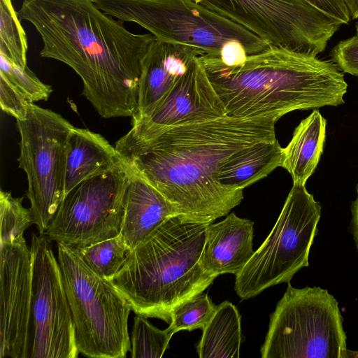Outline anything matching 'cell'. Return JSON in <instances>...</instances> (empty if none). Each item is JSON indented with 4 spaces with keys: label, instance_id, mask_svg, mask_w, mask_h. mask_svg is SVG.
Here are the masks:
<instances>
[{
    "label": "cell",
    "instance_id": "obj_15",
    "mask_svg": "<svg viewBox=\"0 0 358 358\" xmlns=\"http://www.w3.org/2000/svg\"><path fill=\"white\" fill-rule=\"evenodd\" d=\"M204 54L197 47L157 39L143 60L137 108L131 117V125L148 117L190 62Z\"/></svg>",
    "mask_w": 358,
    "mask_h": 358
},
{
    "label": "cell",
    "instance_id": "obj_28",
    "mask_svg": "<svg viewBox=\"0 0 358 358\" xmlns=\"http://www.w3.org/2000/svg\"><path fill=\"white\" fill-rule=\"evenodd\" d=\"M30 103L13 84L0 75V106L3 111L17 120H24Z\"/></svg>",
    "mask_w": 358,
    "mask_h": 358
},
{
    "label": "cell",
    "instance_id": "obj_10",
    "mask_svg": "<svg viewBox=\"0 0 358 358\" xmlns=\"http://www.w3.org/2000/svg\"><path fill=\"white\" fill-rule=\"evenodd\" d=\"M20 135L19 167L28 180L27 198L35 224L45 234L64 197L66 148L73 126L52 110L30 103Z\"/></svg>",
    "mask_w": 358,
    "mask_h": 358
},
{
    "label": "cell",
    "instance_id": "obj_26",
    "mask_svg": "<svg viewBox=\"0 0 358 358\" xmlns=\"http://www.w3.org/2000/svg\"><path fill=\"white\" fill-rule=\"evenodd\" d=\"M22 198H15L10 192L0 191V244L11 243L22 236L34 217L31 208L22 205Z\"/></svg>",
    "mask_w": 358,
    "mask_h": 358
},
{
    "label": "cell",
    "instance_id": "obj_21",
    "mask_svg": "<svg viewBox=\"0 0 358 358\" xmlns=\"http://www.w3.org/2000/svg\"><path fill=\"white\" fill-rule=\"evenodd\" d=\"M241 315L230 301L217 306L208 324L202 330L196 351L200 358H238L243 341Z\"/></svg>",
    "mask_w": 358,
    "mask_h": 358
},
{
    "label": "cell",
    "instance_id": "obj_16",
    "mask_svg": "<svg viewBox=\"0 0 358 358\" xmlns=\"http://www.w3.org/2000/svg\"><path fill=\"white\" fill-rule=\"evenodd\" d=\"M253 226L252 221L234 213L219 222L208 224L201 258L205 271L215 278L239 273L255 252Z\"/></svg>",
    "mask_w": 358,
    "mask_h": 358
},
{
    "label": "cell",
    "instance_id": "obj_3",
    "mask_svg": "<svg viewBox=\"0 0 358 358\" xmlns=\"http://www.w3.org/2000/svg\"><path fill=\"white\" fill-rule=\"evenodd\" d=\"M199 59L226 115L273 117L293 110L344 103L348 84L334 61L269 46L236 66L203 55Z\"/></svg>",
    "mask_w": 358,
    "mask_h": 358
},
{
    "label": "cell",
    "instance_id": "obj_29",
    "mask_svg": "<svg viewBox=\"0 0 358 358\" xmlns=\"http://www.w3.org/2000/svg\"><path fill=\"white\" fill-rule=\"evenodd\" d=\"M332 59L343 72L358 76V35L340 41L332 50Z\"/></svg>",
    "mask_w": 358,
    "mask_h": 358
},
{
    "label": "cell",
    "instance_id": "obj_31",
    "mask_svg": "<svg viewBox=\"0 0 358 358\" xmlns=\"http://www.w3.org/2000/svg\"><path fill=\"white\" fill-rule=\"evenodd\" d=\"M357 197L352 203V222L351 231L354 237V240L358 250V183L356 187Z\"/></svg>",
    "mask_w": 358,
    "mask_h": 358
},
{
    "label": "cell",
    "instance_id": "obj_27",
    "mask_svg": "<svg viewBox=\"0 0 358 358\" xmlns=\"http://www.w3.org/2000/svg\"><path fill=\"white\" fill-rule=\"evenodd\" d=\"M0 75L13 84L29 103L47 100L51 86L41 82L28 66L20 67L0 53Z\"/></svg>",
    "mask_w": 358,
    "mask_h": 358
},
{
    "label": "cell",
    "instance_id": "obj_25",
    "mask_svg": "<svg viewBox=\"0 0 358 358\" xmlns=\"http://www.w3.org/2000/svg\"><path fill=\"white\" fill-rule=\"evenodd\" d=\"M147 317L136 314L131 335V357L160 358L169 346L172 334L167 329L154 327Z\"/></svg>",
    "mask_w": 358,
    "mask_h": 358
},
{
    "label": "cell",
    "instance_id": "obj_11",
    "mask_svg": "<svg viewBox=\"0 0 358 358\" xmlns=\"http://www.w3.org/2000/svg\"><path fill=\"white\" fill-rule=\"evenodd\" d=\"M131 172L130 163L123 158L114 169L76 186L64 197L45 234L50 241L73 247L120 234Z\"/></svg>",
    "mask_w": 358,
    "mask_h": 358
},
{
    "label": "cell",
    "instance_id": "obj_33",
    "mask_svg": "<svg viewBox=\"0 0 358 358\" xmlns=\"http://www.w3.org/2000/svg\"><path fill=\"white\" fill-rule=\"evenodd\" d=\"M348 355L349 357L358 358V352L350 351L348 350Z\"/></svg>",
    "mask_w": 358,
    "mask_h": 358
},
{
    "label": "cell",
    "instance_id": "obj_20",
    "mask_svg": "<svg viewBox=\"0 0 358 358\" xmlns=\"http://www.w3.org/2000/svg\"><path fill=\"white\" fill-rule=\"evenodd\" d=\"M327 121L314 110L295 129L289 144L282 148L281 167L291 175L293 184L305 185L323 152Z\"/></svg>",
    "mask_w": 358,
    "mask_h": 358
},
{
    "label": "cell",
    "instance_id": "obj_23",
    "mask_svg": "<svg viewBox=\"0 0 358 358\" xmlns=\"http://www.w3.org/2000/svg\"><path fill=\"white\" fill-rule=\"evenodd\" d=\"M27 49L26 34L11 0H0V53L25 67Z\"/></svg>",
    "mask_w": 358,
    "mask_h": 358
},
{
    "label": "cell",
    "instance_id": "obj_2",
    "mask_svg": "<svg viewBox=\"0 0 358 358\" xmlns=\"http://www.w3.org/2000/svg\"><path fill=\"white\" fill-rule=\"evenodd\" d=\"M273 117H222L170 127L143 143L115 148L179 215L212 223L243 199L215 174L239 150L276 138Z\"/></svg>",
    "mask_w": 358,
    "mask_h": 358
},
{
    "label": "cell",
    "instance_id": "obj_32",
    "mask_svg": "<svg viewBox=\"0 0 358 358\" xmlns=\"http://www.w3.org/2000/svg\"><path fill=\"white\" fill-rule=\"evenodd\" d=\"M352 19L358 18V0H343Z\"/></svg>",
    "mask_w": 358,
    "mask_h": 358
},
{
    "label": "cell",
    "instance_id": "obj_7",
    "mask_svg": "<svg viewBox=\"0 0 358 358\" xmlns=\"http://www.w3.org/2000/svg\"><path fill=\"white\" fill-rule=\"evenodd\" d=\"M336 299L320 287L287 289L271 314L262 358H348Z\"/></svg>",
    "mask_w": 358,
    "mask_h": 358
},
{
    "label": "cell",
    "instance_id": "obj_34",
    "mask_svg": "<svg viewBox=\"0 0 358 358\" xmlns=\"http://www.w3.org/2000/svg\"><path fill=\"white\" fill-rule=\"evenodd\" d=\"M356 31H357V35H358V22L356 24Z\"/></svg>",
    "mask_w": 358,
    "mask_h": 358
},
{
    "label": "cell",
    "instance_id": "obj_1",
    "mask_svg": "<svg viewBox=\"0 0 358 358\" xmlns=\"http://www.w3.org/2000/svg\"><path fill=\"white\" fill-rule=\"evenodd\" d=\"M17 15L40 35L41 57L80 77L83 95L102 117L135 114L143 60L155 36L129 31L92 0H24Z\"/></svg>",
    "mask_w": 358,
    "mask_h": 358
},
{
    "label": "cell",
    "instance_id": "obj_18",
    "mask_svg": "<svg viewBox=\"0 0 358 358\" xmlns=\"http://www.w3.org/2000/svg\"><path fill=\"white\" fill-rule=\"evenodd\" d=\"M122 160L101 134L74 127L66 148L64 196L84 180L114 169Z\"/></svg>",
    "mask_w": 358,
    "mask_h": 358
},
{
    "label": "cell",
    "instance_id": "obj_13",
    "mask_svg": "<svg viewBox=\"0 0 358 358\" xmlns=\"http://www.w3.org/2000/svg\"><path fill=\"white\" fill-rule=\"evenodd\" d=\"M226 115L224 104L213 87L199 56L162 96L152 113L132 125L115 143V148L150 141L173 126L203 122Z\"/></svg>",
    "mask_w": 358,
    "mask_h": 358
},
{
    "label": "cell",
    "instance_id": "obj_30",
    "mask_svg": "<svg viewBox=\"0 0 358 358\" xmlns=\"http://www.w3.org/2000/svg\"><path fill=\"white\" fill-rule=\"evenodd\" d=\"M312 6L343 24H348L350 15L343 0H306Z\"/></svg>",
    "mask_w": 358,
    "mask_h": 358
},
{
    "label": "cell",
    "instance_id": "obj_14",
    "mask_svg": "<svg viewBox=\"0 0 358 358\" xmlns=\"http://www.w3.org/2000/svg\"><path fill=\"white\" fill-rule=\"evenodd\" d=\"M0 357L27 358L33 266L24 236L0 244Z\"/></svg>",
    "mask_w": 358,
    "mask_h": 358
},
{
    "label": "cell",
    "instance_id": "obj_6",
    "mask_svg": "<svg viewBox=\"0 0 358 358\" xmlns=\"http://www.w3.org/2000/svg\"><path fill=\"white\" fill-rule=\"evenodd\" d=\"M57 260L75 327L79 353L95 358H123L130 350L131 310L111 280L93 273L74 248L57 243Z\"/></svg>",
    "mask_w": 358,
    "mask_h": 358
},
{
    "label": "cell",
    "instance_id": "obj_19",
    "mask_svg": "<svg viewBox=\"0 0 358 358\" xmlns=\"http://www.w3.org/2000/svg\"><path fill=\"white\" fill-rule=\"evenodd\" d=\"M282 148L277 139L243 148L229 157L217 170L215 178L224 187L244 189L281 166Z\"/></svg>",
    "mask_w": 358,
    "mask_h": 358
},
{
    "label": "cell",
    "instance_id": "obj_5",
    "mask_svg": "<svg viewBox=\"0 0 358 358\" xmlns=\"http://www.w3.org/2000/svg\"><path fill=\"white\" fill-rule=\"evenodd\" d=\"M105 14L135 22L157 40L197 47L227 66L269 45L244 27L189 0H92Z\"/></svg>",
    "mask_w": 358,
    "mask_h": 358
},
{
    "label": "cell",
    "instance_id": "obj_12",
    "mask_svg": "<svg viewBox=\"0 0 358 358\" xmlns=\"http://www.w3.org/2000/svg\"><path fill=\"white\" fill-rule=\"evenodd\" d=\"M45 234H33V294L27 358L78 356L73 317L58 260Z\"/></svg>",
    "mask_w": 358,
    "mask_h": 358
},
{
    "label": "cell",
    "instance_id": "obj_8",
    "mask_svg": "<svg viewBox=\"0 0 358 358\" xmlns=\"http://www.w3.org/2000/svg\"><path fill=\"white\" fill-rule=\"evenodd\" d=\"M321 206L305 185L293 184L270 234L236 275L234 289L243 300L266 289L290 282L308 266L310 249L317 232Z\"/></svg>",
    "mask_w": 358,
    "mask_h": 358
},
{
    "label": "cell",
    "instance_id": "obj_17",
    "mask_svg": "<svg viewBox=\"0 0 358 358\" xmlns=\"http://www.w3.org/2000/svg\"><path fill=\"white\" fill-rule=\"evenodd\" d=\"M126 189L122 236L128 252L134 249L169 217L174 206L131 166Z\"/></svg>",
    "mask_w": 358,
    "mask_h": 358
},
{
    "label": "cell",
    "instance_id": "obj_9",
    "mask_svg": "<svg viewBox=\"0 0 358 358\" xmlns=\"http://www.w3.org/2000/svg\"><path fill=\"white\" fill-rule=\"evenodd\" d=\"M254 33L269 46L317 57L341 23L306 0H189Z\"/></svg>",
    "mask_w": 358,
    "mask_h": 358
},
{
    "label": "cell",
    "instance_id": "obj_22",
    "mask_svg": "<svg viewBox=\"0 0 358 358\" xmlns=\"http://www.w3.org/2000/svg\"><path fill=\"white\" fill-rule=\"evenodd\" d=\"M73 248L93 273L108 280H112L120 270L128 252L120 234L87 246Z\"/></svg>",
    "mask_w": 358,
    "mask_h": 358
},
{
    "label": "cell",
    "instance_id": "obj_4",
    "mask_svg": "<svg viewBox=\"0 0 358 358\" xmlns=\"http://www.w3.org/2000/svg\"><path fill=\"white\" fill-rule=\"evenodd\" d=\"M208 224L175 215L127 253L111 281L131 310L170 324L175 308L213 284L201 264Z\"/></svg>",
    "mask_w": 358,
    "mask_h": 358
},
{
    "label": "cell",
    "instance_id": "obj_24",
    "mask_svg": "<svg viewBox=\"0 0 358 358\" xmlns=\"http://www.w3.org/2000/svg\"><path fill=\"white\" fill-rule=\"evenodd\" d=\"M217 306L203 292L173 309L167 329L172 335L183 330H203L213 317Z\"/></svg>",
    "mask_w": 358,
    "mask_h": 358
}]
</instances>
